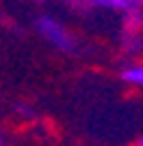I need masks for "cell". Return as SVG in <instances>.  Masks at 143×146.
<instances>
[{
  "label": "cell",
  "mask_w": 143,
  "mask_h": 146,
  "mask_svg": "<svg viewBox=\"0 0 143 146\" xmlns=\"http://www.w3.org/2000/svg\"><path fill=\"white\" fill-rule=\"evenodd\" d=\"M0 146H5V135H3V130H0Z\"/></svg>",
  "instance_id": "4"
},
{
  "label": "cell",
  "mask_w": 143,
  "mask_h": 146,
  "mask_svg": "<svg viewBox=\"0 0 143 146\" xmlns=\"http://www.w3.org/2000/svg\"><path fill=\"white\" fill-rule=\"evenodd\" d=\"M35 30L49 46H53L60 53H76L79 49V40L74 37V33L51 14H39L35 19Z\"/></svg>",
  "instance_id": "1"
},
{
  "label": "cell",
  "mask_w": 143,
  "mask_h": 146,
  "mask_svg": "<svg viewBox=\"0 0 143 146\" xmlns=\"http://www.w3.org/2000/svg\"><path fill=\"white\" fill-rule=\"evenodd\" d=\"M28 3H44V0H28Z\"/></svg>",
  "instance_id": "6"
},
{
  "label": "cell",
  "mask_w": 143,
  "mask_h": 146,
  "mask_svg": "<svg viewBox=\"0 0 143 146\" xmlns=\"http://www.w3.org/2000/svg\"><path fill=\"white\" fill-rule=\"evenodd\" d=\"M136 146H143V137H141V139H138V141H136Z\"/></svg>",
  "instance_id": "5"
},
{
  "label": "cell",
  "mask_w": 143,
  "mask_h": 146,
  "mask_svg": "<svg viewBox=\"0 0 143 146\" xmlns=\"http://www.w3.org/2000/svg\"><path fill=\"white\" fill-rule=\"evenodd\" d=\"M81 5L92 7V9H111V12H132V9H143V0H79Z\"/></svg>",
  "instance_id": "2"
},
{
  "label": "cell",
  "mask_w": 143,
  "mask_h": 146,
  "mask_svg": "<svg viewBox=\"0 0 143 146\" xmlns=\"http://www.w3.org/2000/svg\"><path fill=\"white\" fill-rule=\"evenodd\" d=\"M120 79L129 86L143 88V63H129L120 70Z\"/></svg>",
  "instance_id": "3"
}]
</instances>
